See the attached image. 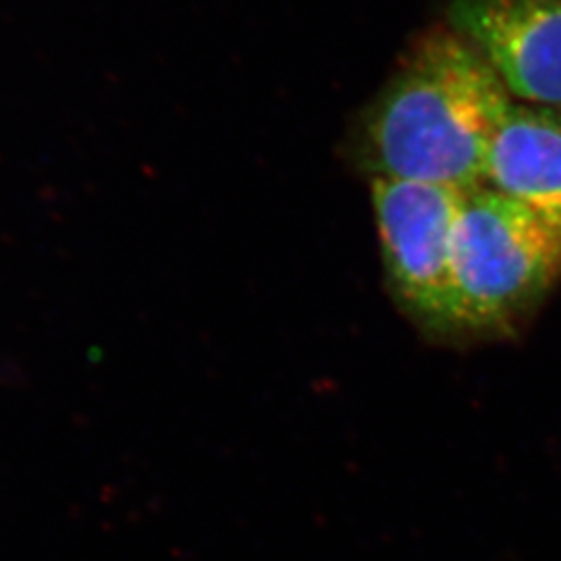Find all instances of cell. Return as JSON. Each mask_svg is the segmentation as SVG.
Returning a JSON list of instances; mask_svg holds the SVG:
<instances>
[{
    "label": "cell",
    "mask_w": 561,
    "mask_h": 561,
    "mask_svg": "<svg viewBox=\"0 0 561 561\" xmlns=\"http://www.w3.org/2000/svg\"><path fill=\"white\" fill-rule=\"evenodd\" d=\"M484 185L561 229V106L512 101L489 148Z\"/></svg>",
    "instance_id": "5"
},
{
    "label": "cell",
    "mask_w": 561,
    "mask_h": 561,
    "mask_svg": "<svg viewBox=\"0 0 561 561\" xmlns=\"http://www.w3.org/2000/svg\"><path fill=\"white\" fill-rule=\"evenodd\" d=\"M449 27L516 101L561 106V0H449Z\"/></svg>",
    "instance_id": "4"
},
{
    "label": "cell",
    "mask_w": 561,
    "mask_h": 561,
    "mask_svg": "<svg viewBox=\"0 0 561 561\" xmlns=\"http://www.w3.org/2000/svg\"><path fill=\"white\" fill-rule=\"evenodd\" d=\"M560 277V227L486 185L466 194L454 241L456 333H505Z\"/></svg>",
    "instance_id": "2"
},
{
    "label": "cell",
    "mask_w": 561,
    "mask_h": 561,
    "mask_svg": "<svg viewBox=\"0 0 561 561\" xmlns=\"http://www.w3.org/2000/svg\"><path fill=\"white\" fill-rule=\"evenodd\" d=\"M382 262L401 308L428 331L456 333L454 241L470 190L373 180Z\"/></svg>",
    "instance_id": "3"
},
{
    "label": "cell",
    "mask_w": 561,
    "mask_h": 561,
    "mask_svg": "<svg viewBox=\"0 0 561 561\" xmlns=\"http://www.w3.org/2000/svg\"><path fill=\"white\" fill-rule=\"evenodd\" d=\"M514 96L460 34L431 27L401 57L364 111L356 159L373 180L474 190Z\"/></svg>",
    "instance_id": "1"
}]
</instances>
